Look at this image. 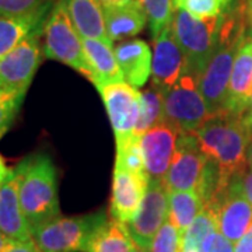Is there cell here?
<instances>
[{"label":"cell","mask_w":252,"mask_h":252,"mask_svg":"<svg viewBox=\"0 0 252 252\" xmlns=\"http://www.w3.org/2000/svg\"><path fill=\"white\" fill-rule=\"evenodd\" d=\"M251 16L248 4L241 0L238 7L228 10L223 17L215 52L205 66L199 89L206 101L210 118L224 117L228 84L235 56L247 38L245 18Z\"/></svg>","instance_id":"obj_1"},{"label":"cell","mask_w":252,"mask_h":252,"mask_svg":"<svg viewBox=\"0 0 252 252\" xmlns=\"http://www.w3.org/2000/svg\"><path fill=\"white\" fill-rule=\"evenodd\" d=\"M20 203L30 228L61 216L58 198V171L45 153L32 154L18 164Z\"/></svg>","instance_id":"obj_2"},{"label":"cell","mask_w":252,"mask_h":252,"mask_svg":"<svg viewBox=\"0 0 252 252\" xmlns=\"http://www.w3.org/2000/svg\"><path fill=\"white\" fill-rule=\"evenodd\" d=\"M200 147L220 165L227 177L245 174L250 130L243 118L224 115L209 118L196 130Z\"/></svg>","instance_id":"obj_3"},{"label":"cell","mask_w":252,"mask_h":252,"mask_svg":"<svg viewBox=\"0 0 252 252\" xmlns=\"http://www.w3.org/2000/svg\"><path fill=\"white\" fill-rule=\"evenodd\" d=\"M108 221L104 212L86 216L56 217L31 230L41 252H87L95 233Z\"/></svg>","instance_id":"obj_4"},{"label":"cell","mask_w":252,"mask_h":252,"mask_svg":"<svg viewBox=\"0 0 252 252\" xmlns=\"http://www.w3.org/2000/svg\"><path fill=\"white\" fill-rule=\"evenodd\" d=\"M224 14L200 18L192 16L187 10L175 9L172 20L174 35L185 55V67L199 76H202L216 49Z\"/></svg>","instance_id":"obj_5"},{"label":"cell","mask_w":252,"mask_h":252,"mask_svg":"<svg viewBox=\"0 0 252 252\" xmlns=\"http://www.w3.org/2000/svg\"><path fill=\"white\" fill-rule=\"evenodd\" d=\"M44 56L67 64L74 70L93 79L90 64L86 59L83 39L73 26L66 0L55 1L44 26Z\"/></svg>","instance_id":"obj_6"},{"label":"cell","mask_w":252,"mask_h":252,"mask_svg":"<svg viewBox=\"0 0 252 252\" xmlns=\"http://www.w3.org/2000/svg\"><path fill=\"white\" fill-rule=\"evenodd\" d=\"M199 80L198 73L185 67L177 83L164 93L165 121L175 126L180 133H196L210 118Z\"/></svg>","instance_id":"obj_7"},{"label":"cell","mask_w":252,"mask_h":252,"mask_svg":"<svg viewBox=\"0 0 252 252\" xmlns=\"http://www.w3.org/2000/svg\"><path fill=\"white\" fill-rule=\"evenodd\" d=\"M44 27L31 32L17 46L0 58V89L27 91L42 61L41 36Z\"/></svg>","instance_id":"obj_8"},{"label":"cell","mask_w":252,"mask_h":252,"mask_svg":"<svg viewBox=\"0 0 252 252\" xmlns=\"http://www.w3.org/2000/svg\"><path fill=\"white\" fill-rule=\"evenodd\" d=\"M168 220V190L164 181L149 180L142 206L135 219L127 223V231L135 244L149 252L153 238Z\"/></svg>","instance_id":"obj_9"},{"label":"cell","mask_w":252,"mask_h":252,"mask_svg":"<svg viewBox=\"0 0 252 252\" xmlns=\"http://www.w3.org/2000/svg\"><path fill=\"white\" fill-rule=\"evenodd\" d=\"M206 160L196 133H180L175 156L164 178L167 190H196Z\"/></svg>","instance_id":"obj_10"},{"label":"cell","mask_w":252,"mask_h":252,"mask_svg":"<svg viewBox=\"0 0 252 252\" xmlns=\"http://www.w3.org/2000/svg\"><path fill=\"white\" fill-rule=\"evenodd\" d=\"M243 177H234L217 203L207 206L217 213L219 231L231 243H237L252 224V206L244 192Z\"/></svg>","instance_id":"obj_11"},{"label":"cell","mask_w":252,"mask_h":252,"mask_svg":"<svg viewBox=\"0 0 252 252\" xmlns=\"http://www.w3.org/2000/svg\"><path fill=\"white\" fill-rule=\"evenodd\" d=\"M105 104L115 140L135 133L140 115V93L125 81L97 87Z\"/></svg>","instance_id":"obj_12"},{"label":"cell","mask_w":252,"mask_h":252,"mask_svg":"<svg viewBox=\"0 0 252 252\" xmlns=\"http://www.w3.org/2000/svg\"><path fill=\"white\" fill-rule=\"evenodd\" d=\"M178 135L177 127L165 121L142 136L144 167L149 180L164 181L175 156Z\"/></svg>","instance_id":"obj_13"},{"label":"cell","mask_w":252,"mask_h":252,"mask_svg":"<svg viewBox=\"0 0 252 252\" xmlns=\"http://www.w3.org/2000/svg\"><path fill=\"white\" fill-rule=\"evenodd\" d=\"M185 69V55L178 45L172 26L153 39L152 86L165 93L180 79Z\"/></svg>","instance_id":"obj_14"},{"label":"cell","mask_w":252,"mask_h":252,"mask_svg":"<svg viewBox=\"0 0 252 252\" xmlns=\"http://www.w3.org/2000/svg\"><path fill=\"white\" fill-rule=\"evenodd\" d=\"M149 185L147 175H139L126 170H114L112 195L109 213L114 220L124 224L130 223L142 206Z\"/></svg>","instance_id":"obj_15"},{"label":"cell","mask_w":252,"mask_h":252,"mask_svg":"<svg viewBox=\"0 0 252 252\" xmlns=\"http://www.w3.org/2000/svg\"><path fill=\"white\" fill-rule=\"evenodd\" d=\"M18 188L17 168H11L7 178L0 184V233L9 240L26 241L32 238V235L20 203Z\"/></svg>","instance_id":"obj_16"},{"label":"cell","mask_w":252,"mask_h":252,"mask_svg":"<svg viewBox=\"0 0 252 252\" xmlns=\"http://www.w3.org/2000/svg\"><path fill=\"white\" fill-rule=\"evenodd\" d=\"M252 95V39L245 38L235 56L228 84L225 115L243 118Z\"/></svg>","instance_id":"obj_17"},{"label":"cell","mask_w":252,"mask_h":252,"mask_svg":"<svg viewBox=\"0 0 252 252\" xmlns=\"http://www.w3.org/2000/svg\"><path fill=\"white\" fill-rule=\"evenodd\" d=\"M124 79L135 89H140L152 76L153 54L142 39H129L114 49Z\"/></svg>","instance_id":"obj_18"},{"label":"cell","mask_w":252,"mask_h":252,"mask_svg":"<svg viewBox=\"0 0 252 252\" xmlns=\"http://www.w3.org/2000/svg\"><path fill=\"white\" fill-rule=\"evenodd\" d=\"M86 59L90 64L93 79L91 81L95 84V87L125 81L122 70L119 67L115 56V51L108 42L94 39V38H81Z\"/></svg>","instance_id":"obj_19"},{"label":"cell","mask_w":252,"mask_h":252,"mask_svg":"<svg viewBox=\"0 0 252 252\" xmlns=\"http://www.w3.org/2000/svg\"><path fill=\"white\" fill-rule=\"evenodd\" d=\"M52 6L54 3H49L32 13L18 17L0 16V58L17 46L31 32L44 27Z\"/></svg>","instance_id":"obj_20"},{"label":"cell","mask_w":252,"mask_h":252,"mask_svg":"<svg viewBox=\"0 0 252 252\" xmlns=\"http://www.w3.org/2000/svg\"><path fill=\"white\" fill-rule=\"evenodd\" d=\"M66 6L73 26L81 38H94L112 45L105 28L104 7L99 0H66Z\"/></svg>","instance_id":"obj_21"},{"label":"cell","mask_w":252,"mask_h":252,"mask_svg":"<svg viewBox=\"0 0 252 252\" xmlns=\"http://www.w3.org/2000/svg\"><path fill=\"white\" fill-rule=\"evenodd\" d=\"M104 16L107 34L112 44L119 39L137 35L143 30L147 21V16L143 7L130 4L104 7Z\"/></svg>","instance_id":"obj_22"},{"label":"cell","mask_w":252,"mask_h":252,"mask_svg":"<svg viewBox=\"0 0 252 252\" xmlns=\"http://www.w3.org/2000/svg\"><path fill=\"white\" fill-rule=\"evenodd\" d=\"M203 209V202L196 190H168V220L181 231L196 219Z\"/></svg>","instance_id":"obj_23"},{"label":"cell","mask_w":252,"mask_h":252,"mask_svg":"<svg viewBox=\"0 0 252 252\" xmlns=\"http://www.w3.org/2000/svg\"><path fill=\"white\" fill-rule=\"evenodd\" d=\"M135 247L126 224L112 219L95 233L87 252H132Z\"/></svg>","instance_id":"obj_24"},{"label":"cell","mask_w":252,"mask_h":252,"mask_svg":"<svg viewBox=\"0 0 252 252\" xmlns=\"http://www.w3.org/2000/svg\"><path fill=\"white\" fill-rule=\"evenodd\" d=\"M165 122V107H164V93L150 86L149 89L140 91V115L135 127L137 136H143L154 126Z\"/></svg>","instance_id":"obj_25"},{"label":"cell","mask_w":252,"mask_h":252,"mask_svg":"<svg viewBox=\"0 0 252 252\" xmlns=\"http://www.w3.org/2000/svg\"><path fill=\"white\" fill-rule=\"evenodd\" d=\"M115 168L126 170L139 175H147L142 150V136L133 133L122 139H117Z\"/></svg>","instance_id":"obj_26"},{"label":"cell","mask_w":252,"mask_h":252,"mask_svg":"<svg viewBox=\"0 0 252 252\" xmlns=\"http://www.w3.org/2000/svg\"><path fill=\"white\" fill-rule=\"evenodd\" d=\"M216 230H219L217 213L210 207H203L182 234V251L199 250L207 235Z\"/></svg>","instance_id":"obj_27"},{"label":"cell","mask_w":252,"mask_h":252,"mask_svg":"<svg viewBox=\"0 0 252 252\" xmlns=\"http://www.w3.org/2000/svg\"><path fill=\"white\" fill-rule=\"evenodd\" d=\"M142 4L153 39L160 35L165 28L172 26L175 13L174 0H142Z\"/></svg>","instance_id":"obj_28"},{"label":"cell","mask_w":252,"mask_h":252,"mask_svg":"<svg viewBox=\"0 0 252 252\" xmlns=\"http://www.w3.org/2000/svg\"><path fill=\"white\" fill-rule=\"evenodd\" d=\"M233 0H174L175 9H184L200 18L219 17L231 9Z\"/></svg>","instance_id":"obj_29"},{"label":"cell","mask_w":252,"mask_h":252,"mask_svg":"<svg viewBox=\"0 0 252 252\" xmlns=\"http://www.w3.org/2000/svg\"><path fill=\"white\" fill-rule=\"evenodd\" d=\"M26 94L27 91L0 89V139L14 122Z\"/></svg>","instance_id":"obj_30"},{"label":"cell","mask_w":252,"mask_h":252,"mask_svg":"<svg viewBox=\"0 0 252 252\" xmlns=\"http://www.w3.org/2000/svg\"><path fill=\"white\" fill-rule=\"evenodd\" d=\"M181 251H182V234L170 220H167L153 238V243L149 252Z\"/></svg>","instance_id":"obj_31"},{"label":"cell","mask_w":252,"mask_h":252,"mask_svg":"<svg viewBox=\"0 0 252 252\" xmlns=\"http://www.w3.org/2000/svg\"><path fill=\"white\" fill-rule=\"evenodd\" d=\"M54 0H0V16L18 17L44 7Z\"/></svg>","instance_id":"obj_32"},{"label":"cell","mask_w":252,"mask_h":252,"mask_svg":"<svg viewBox=\"0 0 252 252\" xmlns=\"http://www.w3.org/2000/svg\"><path fill=\"white\" fill-rule=\"evenodd\" d=\"M234 243L225 238L219 230L210 233L202 243L199 251L200 252H234Z\"/></svg>","instance_id":"obj_33"},{"label":"cell","mask_w":252,"mask_h":252,"mask_svg":"<svg viewBox=\"0 0 252 252\" xmlns=\"http://www.w3.org/2000/svg\"><path fill=\"white\" fill-rule=\"evenodd\" d=\"M1 252H41L36 247L35 241L32 238L26 240V241H16L10 240L9 244L3 248Z\"/></svg>","instance_id":"obj_34"},{"label":"cell","mask_w":252,"mask_h":252,"mask_svg":"<svg viewBox=\"0 0 252 252\" xmlns=\"http://www.w3.org/2000/svg\"><path fill=\"white\" fill-rule=\"evenodd\" d=\"M234 252H252V224L248 231L235 243Z\"/></svg>","instance_id":"obj_35"},{"label":"cell","mask_w":252,"mask_h":252,"mask_svg":"<svg viewBox=\"0 0 252 252\" xmlns=\"http://www.w3.org/2000/svg\"><path fill=\"white\" fill-rule=\"evenodd\" d=\"M243 184H244V192H245V196H247L248 202L251 203V206H252V170L250 172H247V174H244Z\"/></svg>","instance_id":"obj_36"},{"label":"cell","mask_w":252,"mask_h":252,"mask_svg":"<svg viewBox=\"0 0 252 252\" xmlns=\"http://www.w3.org/2000/svg\"><path fill=\"white\" fill-rule=\"evenodd\" d=\"M243 121L245 126L248 127V130L251 132L252 130V95H251V101H250V107L247 109L245 115L243 117Z\"/></svg>","instance_id":"obj_37"},{"label":"cell","mask_w":252,"mask_h":252,"mask_svg":"<svg viewBox=\"0 0 252 252\" xmlns=\"http://www.w3.org/2000/svg\"><path fill=\"white\" fill-rule=\"evenodd\" d=\"M10 170H11V168H7V167H6L4 160H3V158H1V156H0V184L7 178Z\"/></svg>","instance_id":"obj_38"},{"label":"cell","mask_w":252,"mask_h":252,"mask_svg":"<svg viewBox=\"0 0 252 252\" xmlns=\"http://www.w3.org/2000/svg\"><path fill=\"white\" fill-rule=\"evenodd\" d=\"M247 162L252 170V130L250 132V139H248V146H247Z\"/></svg>","instance_id":"obj_39"},{"label":"cell","mask_w":252,"mask_h":252,"mask_svg":"<svg viewBox=\"0 0 252 252\" xmlns=\"http://www.w3.org/2000/svg\"><path fill=\"white\" fill-rule=\"evenodd\" d=\"M102 7H111V6H119V4H124L122 0H99Z\"/></svg>","instance_id":"obj_40"},{"label":"cell","mask_w":252,"mask_h":252,"mask_svg":"<svg viewBox=\"0 0 252 252\" xmlns=\"http://www.w3.org/2000/svg\"><path fill=\"white\" fill-rule=\"evenodd\" d=\"M9 241H10V240L7 238V237H6V235L0 233V252L3 251V248H4V247H6V245L9 244Z\"/></svg>","instance_id":"obj_41"},{"label":"cell","mask_w":252,"mask_h":252,"mask_svg":"<svg viewBox=\"0 0 252 252\" xmlns=\"http://www.w3.org/2000/svg\"><path fill=\"white\" fill-rule=\"evenodd\" d=\"M124 4H130V6H137V7H143L142 0H122Z\"/></svg>","instance_id":"obj_42"},{"label":"cell","mask_w":252,"mask_h":252,"mask_svg":"<svg viewBox=\"0 0 252 252\" xmlns=\"http://www.w3.org/2000/svg\"><path fill=\"white\" fill-rule=\"evenodd\" d=\"M132 252H147V251H144V250H142V248H139V247L136 245L135 250H133V251H132Z\"/></svg>","instance_id":"obj_43"},{"label":"cell","mask_w":252,"mask_h":252,"mask_svg":"<svg viewBox=\"0 0 252 252\" xmlns=\"http://www.w3.org/2000/svg\"><path fill=\"white\" fill-rule=\"evenodd\" d=\"M243 1H245V3L248 4V7H250V6H252V0H243Z\"/></svg>","instance_id":"obj_44"},{"label":"cell","mask_w":252,"mask_h":252,"mask_svg":"<svg viewBox=\"0 0 252 252\" xmlns=\"http://www.w3.org/2000/svg\"><path fill=\"white\" fill-rule=\"evenodd\" d=\"M181 252H200L199 250H188V251H181Z\"/></svg>","instance_id":"obj_45"},{"label":"cell","mask_w":252,"mask_h":252,"mask_svg":"<svg viewBox=\"0 0 252 252\" xmlns=\"http://www.w3.org/2000/svg\"><path fill=\"white\" fill-rule=\"evenodd\" d=\"M250 13H251V18H252V6H250Z\"/></svg>","instance_id":"obj_46"}]
</instances>
